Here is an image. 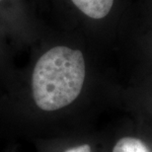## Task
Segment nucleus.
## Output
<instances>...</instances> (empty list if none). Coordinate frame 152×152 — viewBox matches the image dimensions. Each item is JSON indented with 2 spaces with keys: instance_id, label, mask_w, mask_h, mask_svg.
Here are the masks:
<instances>
[{
  "instance_id": "f257e3e1",
  "label": "nucleus",
  "mask_w": 152,
  "mask_h": 152,
  "mask_svg": "<svg viewBox=\"0 0 152 152\" xmlns=\"http://www.w3.org/2000/svg\"><path fill=\"white\" fill-rule=\"evenodd\" d=\"M87 75L83 53L67 45H56L37 60L32 74V92L42 111H56L80 95Z\"/></svg>"
},
{
  "instance_id": "f03ea898",
  "label": "nucleus",
  "mask_w": 152,
  "mask_h": 152,
  "mask_svg": "<svg viewBox=\"0 0 152 152\" xmlns=\"http://www.w3.org/2000/svg\"><path fill=\"white\" fill-rule=\"evenodd\" d=\"M79 17L103 32L123 30L132 0H68Z\"/></svg>"
},
{
  "instance_id": "7ed1b4c3",
  "label": "nucleus",
  "mask_w": 152,
  "mask_h": 152,
  "mask_svg": "<svg viewBox=\"0 0 152 152\" xmlns=\"http://www.w3.org/2000/svg\"><path fill=\"white\" fill-rule=\"evenodd\" d=\"M139 28L152 37V0H132L127 10L124 29Z\"/></svg>"
},
{
  "instance_id": "20e7f679",
  "label": "nucleus",
  "mask_w": 152,
  "mask_h": 152,
  "mask_svg": "<svg viewBox=\"0 0 152 152\" xmlns=\"http://www.w3.org/2000/svg\"><path fill=\"white\" fill-rule=\"evenodd\" d=\"M113 152H150L146 144L134 137L121 138L115 145Z\"/></svg>"
},
{
  "instance_id": "39448f33",
  "label": "nucleus",
  "mask_w": 152,
  "mask_h": 152,
  "mask_svg": "<svg viewBox=\"0 0 152 152\" xmlns=\"http://www.w3.org/2000/svg\"><path fill=\"white\" fill-rule=\"evenodd\" d=\"M64 152H91V147L88 144H83L76 147L69 148V149L65 150Z\"/></svg>"
}]
</instances>
